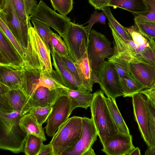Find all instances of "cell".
Instances as JSON below:
<instances>
[{
    "label": "cell",
    "instance_id": "obj_1",
    "mask_svg": "<svg viewBox=\"0 0 155 155\" xmlns=\"http://www.w3.org/2000/svg\"><path fill=\"white\" fill-rule=\"evenodd\" d=\"M113 38L112 57L129 63H144L155 65V41L143 33L136 25L125 28L132 39L124 40L110 25Z\"/></svg>",
    "mask_w": 155,
    "mask_h": 155
},
{
    "label": "cell",
    "instance_id": "obj_2",
    "mask_svg": "<svg viewBox=\"0 0 155 155\" xmlns=\"http://www.w3.org/2000/svg\"><path fill=\"white\" fill-rule=\"evenodd\" d=\"M21 115L17 112H0V148L17 153L24 152L28 134L19 123Z\"/></svg>",
    "mask_w": 155,
    "mask_h": 155
},
{
    "label": "cell",
    "instance_id": "obj_3",
    "mask_svg": "<svg viewBox=\"0 0 155 155\" xmlns=\"http://www.w3.org/2000/svg\"><path fill=\"white\" fill-rule=\"evenodd\" d=\"M104 93L101 90L94 92L90 106L91 118L102 144L108 137L120 132L111 117Z\"/></svg>",
    "mask_w": 155,
    "mask_h": 155
},
{
    "label": "cell",
    "instance_id": "obj_4",
    "mask_svg": "<svg viewBox=\"0 0 155 155\" xmlns=\"http://www.w3.org/2000/svg\"><path fill=\"white\" fill-rule=\"evenodd\" d=\"M82 117L74 116L68 119L59 128L50 142L54 155H61L66 150L75 145L80 137Z\"/></svg>",
    "mask_w": 155,
    "mask_h": 155
},
{
    "label": "cell",
    "instance_id": "obj_5",
    "mask_svg": "<svg viewBox=\"0 0 155 155\" xmlns=\"http://www.w3.org/2000/svg\"><path fill=\"white\" fill-rule=\"evenodd\" d=\"M89 37L86 27L74 22L69 23L63 38L69 55L75 62L81 60L87 52Z\"/></svg>",
    "mask_w": 155,
    "mask_h": 155
},
{
    "label": "cell",
    "instance_id": "obj_6",
    "mask_svg": "<svg viewBox=\"0 0 155 155\" xmlns=\"http://www.w3.org/2000/svg\"><path fill=\"white\" fill-rule=\"evenodd\" d=\"M114 48L110 41L104 34L91 29L89 35L87 49L88 58L92 69L98 71L106 58L112 56Z\"/></svg>",
    "mask_w": 155,
    "mask_h": 155
},
{
    "label": "cell",
    "instance_id": "obj_7",
    "mask_svg": "<svg viewBox=\"0 0 155 155\" xmlns=\"http://www.w3.org/2000/svg\"><path fill=\"white\" fill-rule=\"evenodd\" d=\"M0 18L7 25L20 45L27 50L29 39L28 24L18 15L11 0H6L4 8L0 9Z\"/></svg>",
    "mask_w": 155,
    "mask_h": 155
},
{
    "label": "cell",
    "instance_id": "obj_8",
    "mask_svg": "<svg viewBox=\"0 0 155 155\" xmlns=\"http://www.w3.org/2000/svg\"><path fill=\"white\" fill-rule=\"evenodd\" d=\"M29 19L37 20L48 25L62 38L71 22L69 18L57 13L42 0L29 16Z\"/></svg>",
    "mask_w": 155,
    "mask_h": 155
},
{
    "label": "cell",
    "instance_id": "obj_9",
    "mask_svg": "<svg viewBox=\"0 0 155 155\" xmlns=\"http://www.w3.org/2000/svg\"><path fill=\"white\" fill-rule=\"evenodd\" d=\"M100 79L99 84L107 96L116 101V98L124 95L121 82L112 64L105 61L98 70Z\"/></svg>",
    "mask_w": 155,
    "mask_h": 155
},
{
    "label": "cell",
    "instance_id": "obj_10",
    "mask_svg": "<svg viewBox=\"0 0 155 155\" xmlns=\"http://www.w3.org/2000/svg\"><path fill=\"white\" fill-rule=\"evenodd\" d=\"M31 108L30 99L22 88L10 89L0 95V112L15 111L22 116Z\"/></svg>",
    "mask_w": 155,
    "mask_h": 155
},
{
    "label": "cell",
    "instance_id": "obj_11",
    "mask_svg": "<svg viewBox=\"0 0 155 155\" xmlns=\"http://www.w3.org/2000/svg\"><path fill=\"white\" fill-rule=\"evenodd\" d=\"M73 110L71 101L67 96L62 95L56 101L47 121L46 134L53 136L59 128L68 119Z\"/></svg>",
    "mask_w": 155,
    "mask_h": 155
},
{
    "label": "cell",
    "instance_id": "obj_12",
    "mask_svg": "<svg viewBox=\"0 0 155 155\" xmlns=\"http://www.w3.org/2000/svg\"><path fill=\"white\" fill-rule=\"evenodd\" d=\"M82 130L80 138L76 143L65 150L63 155H84L97 140L98 136L91 118L82 117Z\"/></svg>",
    "mask_w": 155,
    "mask_h": 155
},
{
    "label": "cell",
    "instance_id": "obj_13",
    "mask_svg": "<svg viewBox=\"0 0 155 155\" xmlns=\"http://www.w3.org/2000/svg\"><path fill=\"white\" fill-rule=\"evenodd\" d=\"M102 145L101 151L107 155H129L135 148L132 135L121 132L108 137Z\"/></svg>",
    "mask_w": 155,
    "mask_h": 155
},
{
    "label": "cell",
    "instance_id": "obj_14",
    "mask_svg": "<svg viewBox=\"0 0 155 155\" xmlns=\"http://www.w3.org/2000/svg\"><path fill=\"white\" fill-rule=\"evenodd\" d=\"M134 115L141 136L147 145L149 140L148 119L146 96L139 92L132 97Z\"/></svg>",
    "mask_w": 155,
    "mask_h": 155
},
{
    "label": "cell",
    "instance_id": "obj_15",
    "mask_svg": "<svg viewBox=\"0 0 155 155\" xmlns=\"http://www.w3.org/2000/svg\"><path fill=\"white\" fill-rule=\"evenodd\" d=\"M28 26L30 42L39 58L42 71L51 72L53 69L51 60L50 51L32 26L30 20L28 21Z\"/></svg>",
    "mask_w": 155,
    "mask_h": 155
},
{
    "label": "cell",
    "instance_id": "obj_16",
    "mask_svg": "<svg viewBox=\"0 0 155 155\" xmlns=\"http://www.w3.org/2000/svg\"><path fill=\"white\" fill-rule=\"evenodd\" d=\"M0 64L23 67L22 58L0 28Z\"/></svg>",
    "mask_w": 155,
    "mask_h": 155
},
{
    "label": "cell",
    "instance_id": "obj_17",
    "mask_svg": "<svg viewBox=\"0 0 155 155\" xmlns=\"http://www.w3.org/2000/svg\"><path fill=\"white\" fill-rule=\"evenodd\" d=\"M64 88L51 90L45 87H39L30 98L31 107H52L59 98L64 95Z\"/></svg>",
    "mask_w": 155,
    "mask_h": 155
},
{
    "label": "cell",
    "instance_id": "obj_18",
    "mask_svg": "<svg viewBox=\"0 0 155 155\" xmlns=\"http://www.w3.org/2000/svg\"><path fill=\"white\" fill-rule=\"evenodd\" d=\"M23 68L11 64H0V83L11 89L22 88Z\"/></svg>",
    "mask_w": 155,
    "mask_h": 155
},
{
    "label": "cell",
    "instance_id": "obj_19",
    "mask_svg": "<svg viewBox=\"0 0 155 155\" xmlns=\"http://www.w3.org/2000/svg\"><path fill=\"white\" fill-rule=\"evenodd\" d=\"M130 74L149 89L155 81V65L144 63H129Z\"/></svg>",
    "mask_w": 155,
    "mask_h": 155
},
{
    "label": "cell",
    "instance_id": "obj_20",
    "mask_svg": "<svg viewBox=\"0 0 155 155\" xmlns=\"http://www.w3.org/2000/svg\"><path fill=\"white\" fill-rule=\"evenodd\" d=\"M53 64L63 81L64 87L69 89L80 91H87L86 88L78 81L67 69L60 55L54 51L52 55Z\"/></svg>",
    "mask_w": 155,
    "mask_h": 155
},
{
    "label": "cell",
    "instance_id": "obj_21",
    "mask_svg": "<svg viewBox=\"0 0 155 155\" xmlns=\"http://www.w3.org/2000/svg\"><path fill=\"white\" fill-rule=\"evenodd\" d=\"M42 70L24 65L23 68L22 88L30 98L39 87V81Z\"/></svg>",
    "mask_w": 155,
    "mask_h": 155
},
{
    "label": "cell",
    "instance_id": "obj_22",
    "mask_svg": "<svg viewBox=\"0 0 155 155\" xmlns=\"http://www.w3.org/2000/svg\"><path fill=\"white\" fill-rule=\"evenodd\" d=\"M64 95L71 100L72 110L80 107L85 109L90 107L93 97V94L88 91H80L64 88Z\"/></svg>",
    "mask_w": 155,
    "mask_h": 155
},
{
    "label": "cell",
    "instance_id": "obj_23",
    "mask_svg": "<svg viewBox=\"0 0 155 155\" xmlns=\"http://www.w3.org/2000/svg\"><path fill=\"white\" fill-rule=\"evenodd\" d=\"M19 123L22 129L28 135H34L41 138L44 141L46 140L42 125L32 114L28 112L22 115Z\"/></svg>",
    "mask_w": 155,
    "mask_h": 155
},
{
    "label": "cell",
    "instance_id": "obj_24",
    "mask_svg": "<svg viewBox=\"0 0 155 155\" xmlns=\"http://www.w3.org/2000/svg\"><path fill=\"white\" fill-rule=\"evenodd\" d=\"M108 6L122 8L135 15L144 14L148 11L145 0H111Z\"/></svg>",
    "mask_w": 155,
    "mask_h": 155
},
{
    "label": "cell",
    "instance_id": "obj_25",
    "mask_svg": "<svg viewBox=\"0 0 155 155\" xmlns=\"http://www.w3.org/2000/svg\"><path fill=\"white\" fill-rule=\"evenodd\" d=\"M82 84L87 91L91 92L93 84L91 79L92 68L87 52L84 57L79 61L75 62Z\"/></svg>",
    "mask_w": 155,
    "mask_h": 155
},
{
    "label": "cell",
    "instance_id": "obj_26",
    "mask_svg": "<svg viewBox=\"0 0 155 155\" xmlns=\"http://www.w3.org/2000/svg\"><path fill=\"white\" fill-rule=\"evenodd\" d=\"M40 86L45 87L51 90L66 88L60 76L56 70H54L51 72L41 71L39 81V87Z\"/></svg>",
    "mask_w": 155,
    "mask_h": 155
},
{
    "label": "cell",
    "instance_id": "obj_27",
    "mask_svg": "<svg viewBox=\"0 0 155 155\" xmlns=\"http://www.w3.org/2000/svg\"><path fill=\"white\" fill-rule=\"evenodd\" d=\"M121 83L124 97H132L141 91L146 89L145 87L130 74L124 76Z\"/></svg>",
    "mask_w": 155,
    "mask_h": 155
},
{
    "label": "cell",
    "instance_id": "obj_28",
    "mask_svg": "<svg viewBox=\"0 0 155 155\" xmlns=\"http://www.w3.org/2000/svg\"><path fill=\"white\" fill-rule=\"evenodd\" d=\"M105 100L112 119L119 132L130 135L129 129L119 110L116 101L108 97H105Z\"/></svg>",
    "mask_w": 155,
    "mask_h": 155
},
{
    "label": "cell",
    "instance_id": "obj_29",
    "mask_svg": "<svg viewBox=\"0 0 155 155\" xmlns=\"http://www.w3.org/2000/svg\"><path fill=\"white\" fill-rule=\"evenodd\" d=\"M145 104L148 123V147L155 146V105L151 99L146 96Z\"/></svg>",
    "mask_w": 155,
    "mask_h": 155
},
{
    "label": "cell",
    "instance_id": "obj_30",
    "mask_svg": "<svg viewBox=\"0 0 155 155\" xmlns=\"http://www.w3.org/2000/svg\"><path fill=\"white\" fill-rule=\"evenodd\" d=\"M34 28L38 35L50 50L51 55L54 54V50L51 41V35L53 32L48 25L37 20H31Z\"/></svg>",
    "mask_w": 155,
    "mask_h": 155
},
{
    "label": "cell",
    "instance_id": "obj_31",
    "mask_svg": "<svg viewBox=\"0 0 155 155\" xmlns=\"http://www.w3.org/2000/svg\"><path fill=\"white\" fill-rule=\"evenodd\" d=\"M101 10L104 13L107 18L108 24L123 39L130 40L132 38L125 28L116 20L111 13L110 9L108 6L102 8Z\"/></svg>",
    "mask_w": 155,
    "mask_h": 155
},
{
    "label": "cell",
    "instance_id": "obj_32",
    "mask_svg": "<svg viewBox=\"0 0 155 155\" xmlns=\"http://www.w3.org/2000/svg\"><path fill=\"white\" fill-rule=\"evenodd\" d=\"M44 140L41 138L32 134H29L25 142L24 148L25 154L27 155H38Z\"/></svg>",
    "mask_w": 155,
    "mask_h": 155
},
{
    "label": "cell",
    "instance_id": "obj_33",
    "mask_svg": "<svg viewBox=\"0 0 155 155\" xmlns=\"http://www.w3.org/2000/svg\"><path fill=\"white\" fill-rule=\"evenodd\" d=\"M0 28L13 45L20 54L24 61L26 63L28 60L27 50L23 48L18 41L10 30L4 21L0 18Z\"/></svg>",
    "mask_w": 155,
    "mask_h": 155
},
{
    "label": "cell",
    "instance_id": "obj_34",
    "mask_svg": "<svg viewBox=\"0 0 155 155\" xmlns=\"http://www.w3.org/2000/svg\"><path fill=\"white\" fill-rule=\"evenodd\" d=\"M108 61L113 65L120 82L124 76L130 74L129 63L127 61L112 56L108 58Z\"/></svg>",
    "mask_w": 155,
    "mask_h": 155
},
{
    "label": "cell",
    "instance_id": "obj_35",
    "mask_svg": "<svg viewBox=\"0 0 155 155\" xmlns=\"http://www.w3.org/2000/svg\"><path fill=\"white\" fill-rule=\"evenodd\" d=\"M134 21L135 24L143 33L153 38H155V22L135 16Z\"/></svg>",
    "mask_w": 155,
    "mask_h": 155
},
{
    "label": "cell",
    "instance_id": "obj_36",
    "mask_svg": "<svg viewBox=\"0 0 155 155\" xmlns=\"http://www.w3.org/2000/svg\"><path fill=\"white\" fill-rule=\"evenodd\" d=\"M54 11L66 16L72 10L74 0H50Z\"/></svg>",
    "mask_w": 155,
    "mask_h": 155
},
{
    "label": "cell",
    "instance_id": "obj_37",
    "mask_svg": "<svg viewBox=\"0 0 155 155\" xmlns=\"http://www.w3.org/2000/svg\"><path fill=\"white\" fill-rule=\"evenodd\" d=\"M51 41L54 51L60 55H69L68 48L60 35L52 32L51 35Z\"/></svg>",
    "mask_w": 155,
    "mask_h": 155
},
{
    "label": "cell",
    "instance_id": "obj_38",
    "mask_svg": "<svg viewBox=\"0 0 155 155\" xmlns=\"http://www.w3.org/2000/svg\"><path fill=\"white\" fill-rule=\"evenodd\" d=\"M52 109V107H31L28 112L32 114L41 125L48 119Z\"/></svg>",
    "mask_w": 155,
    "mask_h": 155
},
{
    "label": "cell",
    "instance_id": "obj_39",
    "mask_svg": "<svg viewBox=\"0 0 155 155\" xmlns=\"http://www.w3.org/2000/svg\"><path fill=\"white\" fill-rule=\"evenodd\" d=\"M59 55L67 69L75 79L82 85L78 71L75 65V62L70 57L69 55Z\"/></svg>",
    "mask_w": 155,
    "mask_h": 155
},
{
    "label": "cell",
    "instance_id": "obj_40",
    "mask_svg": "<svg viewBox=\"0 0 155 155\" xmlns=\"http://www.w3.org/2000/svg\"><path fill=\"white\" fill-rule=\"evenodd\" d=\"M145 1L148 11L144 14L135 15V16L155 22V0H145Z\"/></svg>",
    "mask_w": 155,
    "mask_h": 155
},
{
    "label": "cell",
    "instance_id": "obj_41",
    "mask_svg": "<svg viewBox=\"0 0 155 155\" xmlns=\"http://www.w3.org/2000/svg\"><path fill=\"white\" fill-rule=\"evenodd\" d=\"M106 18V16L102 11L98 12L97 10L95 11L91 15L89 21L87 22L88 24L86 27L89 35L93 25L97 23L105 25Z\"/></svg>",
    "mask_w": 155,
    "mask_h": 155
},
{
    "label": "cell",
    "instance_id": "obj_42",
    "mask_svg": "<svg viewBox=\"0 0 155 155\" xmlns=\"http://www.w3.org/2000/svg\"><path fill=\"white\" fill-rule=\"evenodd\" d=\"M18 15L25 23L28 24L29 17L26 11L24 0H11Z\"/></svg>",
    "mask_w": 155,
    "mask_h": 155
},
{
    "label": "cell",
    "instance_id": "obj_43",
    "mask_svg": "<svg viewBox=\"0 0 155 155\" xmlns=\"http://www.w3.org/2000/svg\"><path fill=\"white\" fill-rule=\"evenodd\" d=\"M111 0H88L90 4L96 9L101 10L108 6Z\"/></svg>",
    "mask_w": 155,
    "mask_h": 155
},
{
    "label": "cell",
    "instance_id": "obj_44",
    "mask_svg": "<svg viewBox=\"0 0 155 155\" xmlns=\"http://www.w3.org/2000/svg\"><path fill=\"white\" fill-rule=\"evenodd\" d=\"M24 1L26 13L29 17L38 5L37 1L36 0H24Z\"/></svg>",
    "mask_w": 155,
    "mask_h": 155
},
{
    "label": "cell",
    "instance_id": "obj_45",
    "mask_svg": "<svg viewBox=\"0 0 155 155\" xmlns=\"http://www.w3.org/2000/svg\"><path fill=\"white\" fill-rule=\"evenodd\" d=\"M54 155L53 149L49 143L47 145H42L38 155Z\"/></svg>",
    "mask_w": 155,
    "mask_h": 155
},
{
    "label": "cell",
    "instance_id": "obj_46",
    "mask_svg": "<svg viewBox=\"0 0 155 155\" xmlns=\"http://www.w3.org/2000/svg\"><path fill=\"white\" fill-rule=\"evenodd\" d=\"M140 92L150 98L155 99V88L150 90L147 89H144Z\"/></svg>",
    "mask_w": 155,
    "mask_h": 155
},
{
    "label": "cell",
    "instance_id": "obj_47",
    "mask_svg": "<svg viewBox=\"0 0 155 155\" xmlns=\"http://www.w3.org/2000/svg\"><path fill=\"white\" fill-rule=\"evenodd\" d=\"M91 79L93 84L95 83L99 84L100 79L98 73V71L92 69L91 73Z\"/></svg>",
    "mask_w": 155,
    "mask_h": 155
},
{
    "label": "cell",
    "instance_id": "obj_48",
    "mask_svg": "<svg viewBox=\"0 0 155 155\" xmlns=\"http://www.w3.org/2000/svg\"><path fill=\"white\" fill-rule=\"evenodd\" d=\"M145 155H155V146L148 147L145 152Z\"/></svg>",
    "mask_w": 155,
    "mask_h": 155
},
{
    "label": "cell",
    "instance_id": "obj_49",
    "mask_svg": "<svg viewBox=\"0 0 155 155\" xmlns=\"http://www.w3.org/2000/svg\"><path fill=\"white\" fill-rule=\"evenodd\" d=\"M140 150L137 147L134 149L130 153L129 155H141Z\"/></svg>",
    "mask_w": 155,
    "mask_h": 155
},
{
    "label": "cell",
    "instance_id": "obj_50",
    "mask_svg": "<svg viewBox=\"0 0 155 155\" xmlns=\"http://www.w3.org/2000/svg\"><path fill=\"white\" fill-rule=\"evenodd\" d=\"M94 150L92 147L87 151L84 154V155H95Z\"/></svg>",
    "mask_w": 155,
    "mask_h": 155
},
{
    "label": "cell",
    "instance_id": "obj_51",
    "mask_svg": "<svg viewBox=\"0 0 155 155\" xmlns=\"http://www.w3.org/2000/svg\"><path fill=\"white\" fill-rule=\"evenodd\" d=\"M6 0H0V9H3L5 5Z\"/></svg>",
    "mask_w": 155,
    "mask_h": 155
},
{
    "label": "cell",
    "instance_id": "obj_52",
    "mask_svg": "<svg viewBox=\"0 0 155 155\" xmlns=\"http://www.w3.org/2000/svg\"><path fill=\"white\" fill-rule=\"evenodd\" d=\"M154 88H155V81H154V83L153 84L152 86L151 87L150 89H147L150 90L153 89Z\"/></svg>",
    "mask_w": 155,
    "mask_h": 155
},
{
    "label": "cell",
    "instance_id": "obj_53",
    "mask_svg": "<svg viewBox=\"0 0 155 155\" xmlns=\"http://www.w3.org/2000/svg\"><path fill=\"white\" fill-rule=\"evenodd\" d=\"M151 100L152 101L154 105H155V99H151L150 98Z\"/></svg>",
    "mask_w": 155,
    "mask_h": 155
},
{
    "label": "cell",
    "instance_id": "obj_54",
    "mask_svg": "<svg viewBox=\"0 0 155 155\" xmlns=\"http://www.w3.org/2000/svg\"><path fill=\"white\" fill-rule=\"evenodd\" d=\"M153 39L155 41V38H153Z\"/></svg>",
    "mask_w": 155,
    "mask_h": 155
}]
</instances>
